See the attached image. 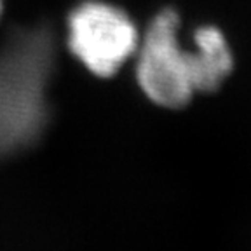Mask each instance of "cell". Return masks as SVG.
I'll return each mask as SVG.
<instances>
[{
    "mask_svg": "<svg viewBox=\"0 0 251 251\" xmlns=\"http://www.w3.org/2000/svg\"><path fill=\"white\" fill-rule=\"evenodd\" d=\"M138 44L136 26L119 7L84 2L68 16V49L96 77H114Z\"/></svg>",
    "mask_w": 251,
    "mask_h": 251,
    "instance_id": "6da1fadb",
    "label": "cell"
},
{
    "mask_svg": "<svg viewBox=\"0 0 251 251\" xmlns=\"http://www.w3.org/2000/svg\"><path fill=\"white\" fill-rule=\"evenodd\" d=\"M180 25L176 11L164 9L155 16L140 47L136 77L141 91L155 105L183 108L194 96L187 67V51L176 40Z\"/></svg>",
    "mask_w": 251,
    "mask_h": 251,
    "instance_id": "7a4b0ae2",
    "label": "cell"
},
{
    "mask_svg": "<svg viewBox=\"0 0 251 251\" xmlns=\"http://www.w3.org/2000/svg\"><path fill=\"white\" fill-rule=\"evenodd\" d=\"M194 39L197 52H187L190 86L194 93H215L234 68L228 44L216 26H201Z\"/></svg>",
    "mask_w": 251,
    "mask_h": 251,
    "instance_id": "3957f363",
    "label": "cell"
},
{
    "mask_svg": "<svg viewBox=\"0 0 251 251\" xmlns=\"http://www.w3.org/2000/svg\"><path fill=\"white\" fill-rule=\"evenodd\" d=\"M0 14H2V0H0Z\"/></svg>",
    "mask_w": 251,
    "mask_h": 251,
    "instance_id": "277c9868",
    "label": "cell"
}]
</instances>
